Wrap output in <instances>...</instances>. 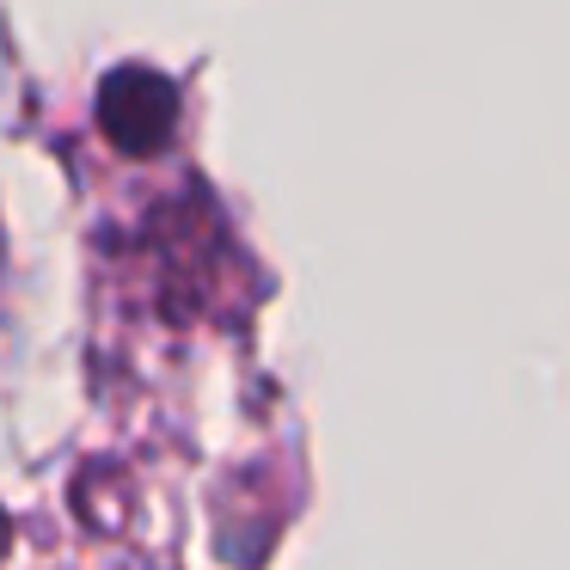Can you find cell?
I'll list each match as a JSON object with an SVG mask.
<instances>
[{
  "instance_id": "obj_1",
  "label": "cell",
  "mask_w": 570,
  "mask_h": 570,
  "mask_svg": "<svg viewBox=\"0 0 570 570\" xmlns=\"http://www.w3.org/2000/svg\"><path fill=\"white\" fill-rule=\"evenodd\" d=\"M99 129L117 154L129 160H148L173 141L178 129V87L160 68H111L99 87Z\"/></svg>"
}]
</instances>
